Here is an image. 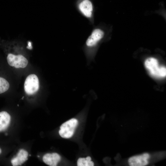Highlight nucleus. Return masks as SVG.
Returning a JSON list of instances; mask_svg holds the SVG:
<instances>
[{"label": "nucleus", "mask_w": 166, "mask_h": 166, "mask_svg": "<svg viewBox=\"0 0 166 166\" xmlns=\"http://www.w3.org/2000/svg\"><path fill=\"white\" fill-rule=\"evenodd\" d=\"M78 123L77 120L75 118H72L64 123L60 126V129L59 131L60 135L64 138L71 137Z\"/></svg>", "instance_id": "obj_4"}, {"label": "nucleus", "mask_w": 166, "mask_h": 166, "mask_svg": "<svg viewBox=\"0 0 166 166\" xmlns=\"http://www.w3.org/2000/svg\"><path fill=\"white\" fill-rule=\"evenodd\" d=\"M7 60L9 65L16 68H24L28 63L27 59L21 54L15 55L9 53L8 55Z\"/></svg>", "instance_id": "obj_6"}, {"label": "nucleus", "mask_w": 166, "mask_h": 166, "mask_svg": "<svg viewBox=\"0 0 166 166\" xmlns=\"http://www.w3.org/2000/svg\"><path fill=\"white\" fill-rule=\"evenodd\" d=\"M10 114L6 111L0 112V132L6 130L10 123Z\"/></svg>", "instance_id": "obj_9"}, {"label": "nucleus", "mask_w": 166, "mask_h": 166, "mask_svg": "<svg viewBox=\"0 0 166 166\" xmlns=\"http://www.w3.org/2000/svg\"><path fill=\"white\" fill-rule=\"evenodd\" d=\"M105 34V32L102 29L95 27L86 39L82 49L88 65L93 60L98 45L104 38Z\"/></svg>", "instance_id": "obj_1"}, {"label": "nucleus", "mask_w": 166, "mask_h": 166, "mask_svg": "<svg viewBox=\"0 0 166 166\" xmlns=\"http://www.w3.org/2000/svg\"><path fill=\"white\" fill-rule=\"evenodd\" d=\"M94 165V163L91 161V158L89 156L86 158H80L77 161L78 166H93Z\"/></svg>", "instance_id": "obj_10"}, {"label": "nucleus", "mask_w": 166, "mask_h": 166, "mask_svg": "<svg viewBox=\"0 0 166 166\" xmlns=\"http://www.w3.org/2000/svg\"><path fill=\"white\" fill-rule=\"evenodd\" d=\"M61 159L60 156L56 153H47L43 156V160L45 164L49 166H56Z\"/></svg>", "instance_id": "obj_8"}, {"label": "nucleus", "mask_w": 166, "mask_h": 166, "mask_svg": "<svg viewBox=\"0 0 166 166\" xmlns=\"http://www.w3.org/2000/svg\"><path fill=\"white\" fill-rule=\"evenodd\" d=\"M38 157H39V156H38Z\"/></svg>", "instance_id": "obj_13"}, {"label": "nucleus", "mask_w": 166, "mask_h": 166, "mask_svg": "<svg viewBox=\"0 0 166 166\" xmlns=\"http://www.w3.org/2000/svg\"><path fill=\"white\" fill-rule=\"evenodd\" d=\"M149 158V155L147 153L135 156L130 157L128 160V163L131 166H143L148 164V160Z\"/></svg>", "instance_id": "obj_7"}, {"label": "nucleus", "mask_w": 166, "mask_h": 166, "mask_svg": "<svg viewBox=\"0 0 166 166\" xmlns=\"http://www.w3.org/2000/svg\"><path fill=\"white\" fill-rule=\"evenodd\" d=\"M145 65L150 74L158 78L164 77L166 75V69L163 66H160L157 60L154 57H149L145 61Z\"/></svg>", "instance_id": "obj_2"}, {"label": "nucleus", "mask_w": 166, "mask_h": 166, "mask_svg": "<svg viewBox=\"0 0 166 166\" xmlns=\"http://www.w3.org/2000/svg\"><path fill=\"white\" fill-rule=\"evenodd\" d=\"M77 9L80 14L86 18L89 23L94 24V8L90 0H81L78 3Z\"/></svg>", "instance_id": "obj_3"}, {"label": "nucleus", "mask_w": 166, "mask_h": 166, "mask_svg": "<svg viewBox=\"0 0 166 166\" xmlns=\"http://www.w3.org/2000/svg\"><path fill=\"white\" fill-rule=\"evenodd\" d=\"M39 81L38 77L34 74L28 75L25 81L24 89L26 93L29 95L36 92L39 89Z\"/></svg>", "instance_id": "obj_5"}, {"label": "nucleus", "mask_w": 166, "mask_h": 166, "mask_svg": "<svg viewBox=\"0 0 166 166\" xmlns=\"http://www.w3.org/2000/svg\"><path fill=\"white\" fill-rule=\"evenodd\" d=\"M2 152V150L0 148V154Z\"/></svg>", "instance_id": "obj_12"}, {"label": "nucleus", "mask_w": 166, "mask_h": 166, "mask_svg": "<svg viewBox=\"0 0 166 166\" xmlns=\"http://www.w3.org/2000/svg\"><path fill=\"white\" fill-rule=\"evenodd\" d=\"M9 82L4 78L0 77V94L7 91L9 89Z\"/></svg>", "instance_id": "obj_11"}]
</instances>
